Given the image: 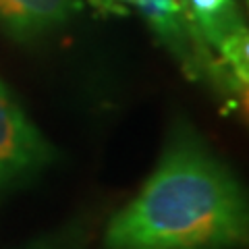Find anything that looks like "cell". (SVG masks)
Listing matches in <instances>:
<instances>
[{
  "label": "cell",
  "mask_w": 249,
  "mask_h": 249,
  "mask_svg": "<svg viewBox=\"0 0 249 249\" xmlns=\"http://www.w3.org/2000/svg\"><path fill=\"white\" fill-rule=\"evenodd\" d=\"M247 197L231 168L178 127L142 191L104 231V249H243Z\"/></svg>",
  "instance_id": "6da1fadb"
},
{
  "label": "cell",
  "mask_w": 249,
  "mask_h": 249,
  "mask_svg": "<svg viewBox=\"0 0 249 249\" xmlns=\"http://www.w3.org/2000/svg\"><path fill=\"white\" fill-rule=\"evenodd\" d=\"M54 162V147L0 81V199L36 181Z\"/></svg>",
  "instance_id": "7a4b0ae2"
},
{
  "label": "cell",
  "mask_w": 249,
  "mask_h": 249,
  "mask_svg": "<svg viewBox=\"0 0 249 249\" xmlns=\"http://www.w3.org/2000/svg\"><path fill=\"white\" fill-rule=\"evenodd\" d=\"M75 0H0V29L13 37H31L65 23Z\"/></svg>",
  "instance_id": "3957f363"
},
{
  "label": "cell",
  "mask_w": 249,
  "mask_h": 249,
  "mask_svg": "<svg viewBox=\"0 0 249 249\" xmlns=\"http://www.w3.org/2000/svg\"><path fill=\"white\" fill-rule=\"evenodd\" d=\"M93 239V218L77 216L36 235L15 249H88Z\"/></svg>",
  "instance_id": "277c9868"
},
{
  "label": "cell",
  "mask_w": 249,
  "mask_h": 249,
  "mask_svg": "<svg viewBox=\"0 0 249 249\" xmlns=\"http://www.w3.org/2000/svg\"><path fill=\"white\" fill-rule=\"evenodd\" d=\"M123 2H129V4H133V2H135V0H123Z\"/></svg>",
  "instance_id": "5b68a950"
},
{
  "label": "cell",
  "mask_w": 249,
  "mask_h": 249,
  "mask_svg": "<svg viewBox=\"0 0 249 249\" xmlns=\"http://www.w3.org/2000/svg\"><path fill=\"white\" fill-rule=\"evenodd\" d=\"M178 2H183V0H178Z\"/></svg>",
  "instance_id": "8992f818"
}]
</instances>
